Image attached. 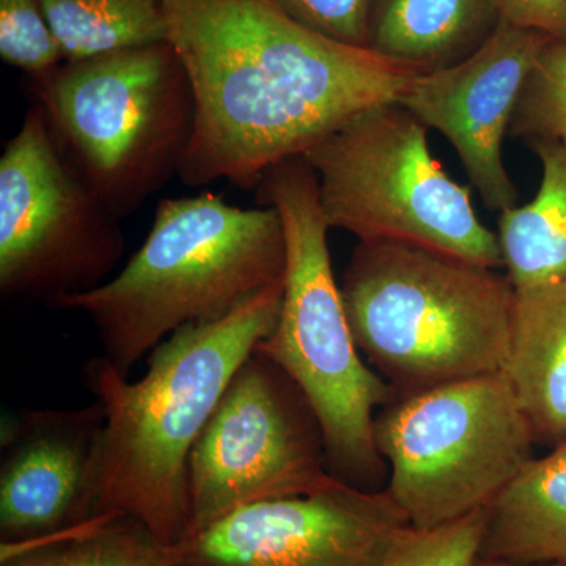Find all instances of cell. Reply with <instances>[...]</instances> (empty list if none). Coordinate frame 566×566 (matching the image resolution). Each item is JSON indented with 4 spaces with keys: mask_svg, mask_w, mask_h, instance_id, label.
<instances>
[{
    "mask_svg": "<svg viewBox=\"0 0 566 566\" xmlns=\"http://www.w3.org/2000/svg\"><path fill=\"white\" fill-rule=\"evenodd\" d=\"M282 293L283 279L223 318L175 331L137 381L102 356L87 364L85 381L104 412L96 516L134 517L167 547L188 536L189 457L238 368L273 333Z\"/></svg>",
    "mask_w": 566,
    "mask_h": 566,
    "instance_id": "obj_2",
    "label": "cell"
},
{
    "mask_svg": "<svg viewBox=\"0 0 566 566\" xmlns=\"http://www.w3.org/2000/svg\"><path fill=\"white\" fill-rule=\"evenodd\" d=\"M333 479L314 409L255 349L189 457V534L244 506L314 493Z\"/></svg>",
    "mask_w": 566,
    "mask_h": 566,
    "instance_id": "obj_10",
    "label": "cell"
},
{
    "mask_svg": "<svg viewBox=\"0 0 566 566\" xmlns=\"http://www.w3.org/2000/svg\"><path fill=\"white\" fill-rule=\"evenodd\" d=\"M0 57L28 77L65 61L41 0H0Z\"/></svg>",
    "mask_w": 566,
    "mask_h": 566,
    "instance_id": "obj_22",
    "label": "cell"
},
{
    "mask_svg": "<svg viewBox=\"0 0 566 566\" xmlns=\"http://www.w3.org/2000/svg\"><path fill=\"white\" fill-rule=\"evenodd\" d=\"M543 177L531 203L499 218L506 277L515 289L566 281V144L531 142Z\"/></svg>",
    "mask_w": 566,
    "mask_h": 566,
    "instance_id": "obj_17",
    "label": "cell"
},
{
    "mask_svg": "<svg viewBox=\"0 0 566 566\" xmlns=\"http://www.w3.org/2000/svg\"><path fill=\"white\" fill-rule=\"evenodd\" d=\"M340 290L357 348L401 398L504 368L515 286L497 270L359 241Z\"/></svg>",
    "mask_w": 566,
    "mask_h": 566,
    "instance_id": "obj_5",
    "label": "cell"
},
{
    "mask_svg": "<svg viewBox=\"0 0 566 566\" xmlns=\"http://www.w3.org/2000/svg\"><path fill=\"white\" fill-rule=\"evenodd\" d=\"M122 219L63 159L31 103L0 158V293L55 305L109 281L126 251Z\"/></svg>",
    "mask_w": 566,
    "mask_h": 566,
    "instance_id": "obj_9",
    "label": "cell"
},
{
    "mask_svg": "<svg viewBox=\"0 0 566 566\" xmlns=\"http://www.w3.org/2000/svg\"><path fill=\"white\" fill-rule=\"evenodd\" d=\"M408 526L386 490L334 476L314 493L237 510L172 549L177 566H381Z\"/></svg>",
    "mask_w": 566,
    "mask_h": 566,
    "instance_id": "obj_11",
    "label": "cell"
},
{
    "mask_svg": "<svg viewBox=\"0 0 566 566\" xmlns=\"http://www.w3.org/2000/svg\"><path fill=\"white\" fill-rule=\"evenodd\" d=\"M104 412L40 409L2 424V543L32 542L95 517V479Z\"/></svg>",
    "mask_w": 566,
    "mask_h": 566,
    "instance_id": "obj_13",
    "label": "cell"
},
{
    "mask_svg": "<svg viewBox=\"0 0 566 566\" xmlns=\"http://www.w3.org/2000/svg\"><path fill=\"white\" fill-rule=\"evenodd\" d=\"M285 266L275 208L233 207L212 192L163 199L150 233L120 273L55 308L87 316L102 357L129 376L175 331L232 314L281 282Z\"/></svg>",
    "mask_w": 566,
    "mask_h": 566,
    "instance_id": "obj_3",
    "label": "cell"
},
{
    "mask_svg": "<svg viewBox=\"0 0 566 566\" xmlns=\"http://www.w3.org/2000/svg\"><path fill=\"white\" fill-rule=\"evenodd\" d=\"M65 61L167 41L166 0H41Z\"/></svg>",
    "mask_w": 566,
    "mask_h": 566,
    "instance_id": "obj_19",
    "label": "cell"
},
{
    "mask_svg": "<svg viewBox=\"0 0 566 566\" xmlns=\"http://www.w3.org/2000/svg\"><path fill=\"white\" fill-rule=\"evenodd\" d=\"M485 528L486 509L433 528L405 527L381 566H474Z\"/></svg>",
    "mask_w": 566,
    "mask_h": 566,
    "instance_id": "obj_21",
    "label": "cell"
},
{
    "mask_svg": "<svg viewBox=\"0 0 566 566\" xmlns=\"http://www.w3.org/2000/svg\"><path fill=\"white\" fill-rule=\"evenodd\" d=\"M303 156L329 229L504 268L497 234L476 216L471 189L431 155L427 126L403 104L359 112Z\"/></svg>",
    "mask_w": 566,
    "mask_h": 566,
    "instance_id": "obj_7",
    "label": "cell"
},
{
    "mask_svg": "<svg viewBox=\"0 0 566 566\" xmlns=\"http://www.w3.org/2000/svg\"><path fill=\"white\" fill-rule=\"evenodd\" d=\"M290 18L319 35L349 46L368 48L374 0H274ZM370 50V48H368Z\"/></svg>",
    "mask_w": 566,
    "mask_h": 566,
    "instance_id": "obj_23",
    "label": "cell"
},
{
    "mask_svg": "<svg viewBox=\"0 0 566 566\" xmlns=\"http://www.w3.org/2000/svg\"><path fill=\"white\" fill-rule=\"evenodd\" d=\"M474 566H566V565H560V564L521 565V564H512V562L494 560V558L479 557V560L475 562Z\"/></svg>",
    "mask_w": 566,
    "mask_h": 566,
    "instance_id": "obj_25",
    "label": "cell"
},
{
    "mask_svg": "<svg viewBox=\"0 0 566 566\" xmlns=\"http://www.w3.org/2000/svg\"><path fill=\"white\" fill-rule=\"evenodd\" d=\"M509 134L527 144H566V41L546 44L524 84Z\"/></svg>",
    "mask_w": 566,
    "mask_h": 566,
    "instance_id": "obj_20",
    "label": "cell"
},
{
    "mask_svg": "<svg viewBox=\"0 0 566 566\" xmlns=\"http://www.w3.org/2000/svg\"><path fill=\"white\" fill-rule=\"evenodd\" d=\"M536 442L566 438V281L515 289L502 368Z\"/></svg>",
    "mask_w": 566,
    "mask_h": 566,
    "instance_id": "obj_14",
    "label": "cell"
},
{
    "mask_svg": "<svg viewBox=\"0 0 566 566\" xmlns=\"http://www.w3.org/2000/svg\"><path fill=\"white\" fill-rule=\"evenodd\" d=\"M501 21L566 41V0H497Z\"/></svg>",
    "mask_w": 566,
    "mask_h": 566,
    "instance_id": "obj_24",
    "label": "cell"
},
{
    "mask_svg": "<svg viewBox=\"0 0 566 566\" xmlns=\"http://www.w3.org/2000/svg\"><path fill=\"white\" fill-rule=\"evenodd\" d=\"M543 33L501 21L463 62L419 74L398 99L455 148L472 188L488 208H515L517 189L502 148L528 74L549 43Z\"/></svg>",
    "mask_w": 566,
    "mask_h": 566,
    "instance_id": "obj_12",
    "label": "cell"
},
{
    "mask_svg": "<svg viewBox=\"0 0 566 566\" xmlns=\"http://www.w3.org/2000/svg\"><path fill=\"white\" fill-rule=\"evenodd\" d=\"M255 196L260 207L277 210L286 244L281 312L256 352L282 368L314 409L331 474L376 491L386 463L376 446L375 411L394 390L364 363L354 340L314 169L304 156L274 164Z\"/></svg>",
    "mask_w": 566,
    "mask_h": 566,
    "instance_id": "obj_4",
    "label": "cell"
},
{
    "mask_svg": "<svg viewBox=\"0 0 566 566\" xmlns=\"http://www.w3.org/2000/svg\"><path fill=\"white\" fill-rule=\"evenodd\" d=\"M2 566H177L161 545L125 515H98L59 534L2 543Z\"/></svg>",
    "mask_w": 566,
    "mask_h": 566,
    "instance_id": "obj_18",
    "label": "cell"
},
{
    "mask_svg": "<svg viewBox=\"0 0 566 566\" xmlns=\"http://www.w3.org/2000/svg\"><path fill=\"white\" fill-rule=\"evenodd\" d=\"M499 24L497 0H374L368 48L431 73L474 54Z\"/></svg>",
    "mask_w": 566,
    "mask_h": 566,
    "instance_id": "obj_15",
    "label": "cell"
},
{
    "mask_svg": "<svg viewBox=\"0 0 566 566\" xmlns=\"http://www.w3.org/2000/svg\"><path fill=\"white\" fill-rule=\"evenodd\" d=\"M480 557L566 565V438L532 458L488 506Z\"/></svg>",
    "mask_w": 566,
    "mask_h": 566,
    "instance_id": "obj_16",
    "label": "cell"
},
{
    "mask_svg": "<svg viewBox=\"0 0 566 566\" xmlns=\"http://www.w3.org/2000/svg\"><path fill=\"white\" fill-rule=\"evenodd\" d=\"M387 494L416 528L485 510L532 460L536 439L504 375L409 395L376 417Z\"/></svg>",
    "mask_w": 566,
    "mask_h": 566,
    "instance_id": "obj_8",
    "label": "cell"
},
{
    "mask_svg": "<svg viewBox=\"0 0 566 566\" xmlns=\"http://www.w3.org/2000/svg\"><path fill=\"white\" fill-rule=\"evenodd\" d=\"M167 43L191 82L196 123L180 180L255 189L419 71L304 28L274 0H166Z\"/></svg>",
    "mask_w": 566,
    "mask_h": 566,
    "instance_id": "obj_1",
    "label": "cell"
},
{
    "mask_svg": "<svg viewBox=\"0 0 566 566\" xmlns=\"http://www.w3.org/2000/svg\"><path fill=\"white\" fill-rule=\"evenodd\" d=\"M25 92L63 159L117 218L180 174L196 102L167 41L63 61L28 77Z\"/></svg>",
    "mask_w": 566,
    "mask_h": 566,
    "instance_id": "obj_6",
    "label": "cell"
}]
</instances>
